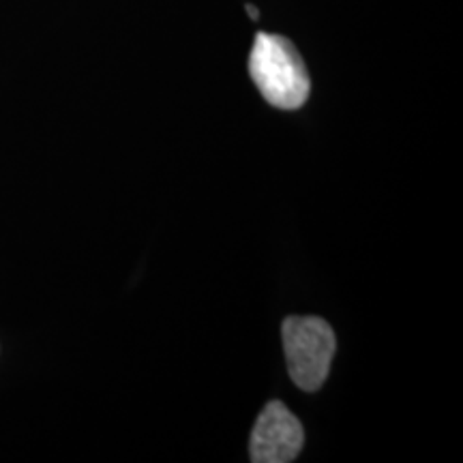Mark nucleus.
<instances>
[{
	"mask_svg": "<svg viewBox=\"0 0 463 463\" xmlns=\"http://www.w3.org/2000/svg\"><path fill=\"white\" fill-rule=\"evenodd\" d=\"M249 75L266 103L279 109H298L311 90L303 56L281 34L258 33L249 54Z\"/></svg>",
	"mask_w": 463,
	"mask_h": 463,
	"instance_id": "1",
	"label": "nucleus"
},
{
	"mask_svg": "<svg viewBox=\"0 0 463 463\" xmlns=\"http://www.w3.org/2000/svg\"><path fill=\"white\" fill-rule=\"evenodd\" d=\"M288 372L300 391H320L331 373L337 339L331 324L316 316H289L281 324Z\"/></svg>",
	"mask_w": 463,
	"mask_h": 463,
	"instance_id": "2",
	"label": "nucleus"
},
{
	"mask_svg": "<svg viewBox=\"0 0 463 463\" xmlns=\"http://www.w3.org/2000/svg\"><path fill=\"white\" fill-rule=\"evenodd\" d=\"M305 431L300 420L281 402H270L260 412L251 431L249 455L253 463H289L300 455Z\"/></svg>",
	"mask_w": 463,
	"mask_h": 463,
	"instance_id": "3",
	"label": "nucleus"
},
{
	"mask_svg": "<svg viewBox=\"0 0 463 463\" xmlns=\"http://www.w3.org/2000/svg\"><path fill=\"white\" fill-rule=\"evenodd\" d=\"M247 15H251L253 17V20H258V9L256 7H253V5H247Z\"/></svg>",
	"mask_w": 463,
	"mask_h": 463,
	"instance_id": "4",
	"label": "nucleus"
}]
</instances>
